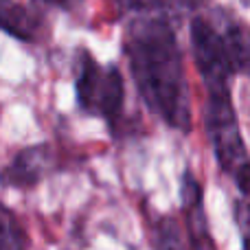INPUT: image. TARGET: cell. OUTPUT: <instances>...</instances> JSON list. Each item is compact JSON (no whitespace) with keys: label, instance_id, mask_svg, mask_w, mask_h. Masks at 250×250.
<instances>
[{"label":"cell","instance_id":"obj_1","mask_svg":"<svg viewBox=\"0 0 250 250\" xmlns=\"http://www.w3.org/2000/svg\"><path fill=\"white\" fill-rule=\"evenodd\" d=\"M123 53L134 86L149 112L167 127L189 136L193 129L191 90L180 42L165 9L129 16Z\"/></svg>","mask_w":250,"mask_h":250},{"label":"cell","instance_id":"obj_2","mask_svg":"<svg viewBox=\"0 0 250 250\" xmlns=\"http://www.w3.org/2000/svg\"><path fill=\"white\" fill-rule=\"evenodd\" d=\"M204 90V132L211 151L239 193L250 198V154L233 104L230 83H208Z\"/></svg>","mask_w":250,"mask_h":250},{"label":"cell","instance_id":"obj_3","mask_svg":"<svg viewBox=\"0 0 250 250\" xmlns=\"http://www.w3.org/2000/svg\"><path fill=\"white\" fill-rule=\"evenodd\" d=\"M75 97L77 108L88 117L101 119L112 136L127 134L125 123V79L117 66H104L86 48L75 57Z\"/></svg>","mask_w":250,"mask_h":250},{"label":"cell","instance_id":"obj_4","mask_svg":"<svg viewBox=\"0 0 250 250\" xmlns=\"http://www.w3.org/2000/svg\"><path fill=\"white\" fill-rule=\"evenodd\" d=\"M191 48L202 83H230L235 77L233 62L229 55V46L222 35V29L213 20L195 16L191 20Z\"/></svg>","mask_w":250,"mask_h":250},{"label":"cell","instance_id":"obj_5","mask_svg":"<svg viewBox=\"0 0 250 250\" xmlns=\"http://www.w3.org/2000/svg\"><path fill=\"white\" fill-rule=\"evenodd\" d=\"M60 167V151L51 143H40L20 149L0 171L4 189H33Z\"/></svg>","mask_w":250,"mask_h":250},{"label":"cell","instance_id":"obj_6","mask_svg":"<svg viewBox=\"0 0 250 250\" xmlns=\"http://www.w3.org/2000/svg\"><path fill=\"white\" fill-rule=\"evenodd\" d=\"M180 202H182V226L191 250H220L208 226L204 208V189L191 169H185L180 178Z\"/></svg>","mask_w":250,"mask_h":250},{"label":"cell","instance_id":"obj_7","mask_svg":"<svg viewBox=\"0 0 250 250\" xmlns=\"http://www.w3.org/2000/svg\"><path fill=\"white\" fill-rule=\"evenodd\" d=\"M0 31L26 44H38L46 38L48 24L40 11L18 0H0Z\"/></svg>","mask_w":250,"mask_h":250},{"label":"cell","instance_id":"obj_8","mask_svg":"<svg viewBox=\"0 0 250 250\" xmlns=\"http://www.w3.org/2000/svg\"><path fill=\"white\" fill-rule=\"evenodd\" d=\"M151 246L154 250H191L182 226L173 215H160L151 226Z\"/></svg>","mask_w":250,"mask_h":250},{"label":"cell","instance_id":"obj_9","mask_svg":"<svg viewBox=\"0 0 250 250\" xmlns=\"http://www.w3.org/2000/svg\"><path fill=\"white\" fill-rule=\"evenodd\" d=\"M29 233L20 217L0 202V250H29Z\"/></svg>","mask_w":250,"mask_h":250},{"label":"cell","instance_id":"obj_10","mask_svg":"<svg viewBox=\"0 0 250 250\" xmlns=\"http://www.w3.org/2000/svg\"><path fill=\"white\" fill-rule=\"evenodd\" d=\"M123 13L132 16V13H143V11H154V9H165L163 0H114Z\"/></svg>","mask_w":250,"mask_h":250},{"label":"cell","instance_id":"obj_11","mask_svg":"<svg viewBox=\"0 0 250 250\" xmlns=\"http://www.w3.org/2000/svg\"><path fill=\"white\" fill-rule=\"evenodd\" d=\"M42 2L53 4V7H57V9H64V11H75L83 0H42Z\"/></svg>","mask_w":250,"mask_h":250},{"label":"cell","instance_id":"obj_12","mask_svg":"<svg viewBox=\"0 0 250 250\" xmlns=\"http://www.w3.org/2000/svg\"><path fill=\"white\" fill-rule=\"evenodd\" d=\"M165 4H171V7H178V9H193L198 7L202 0H163Z\"/></svg>","mask_w":250,"mask_h":250},{"label":"cell","instance_id":"obj_13","mask_svg":"<svg viewBox=\"0 0 250 250\" xmlns=\"http://www.w3.org/2000/svg\"><path fill=\"white\" fill-rule=\"evenodd\" d=\"M242 2H244V4H250V0H242Z\"/></svg>","mask_w":250,"mask_h":250}]
</instances>
